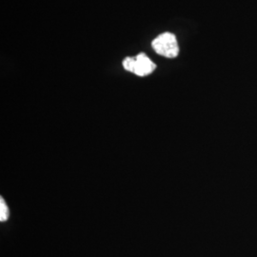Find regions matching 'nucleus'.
<instances>
[{"mask_svg":"<svg viewBox=\"0 0 257 257\" xmlns=\"http://www.w3.org/2000/svg\"><path fill=\"white\" fill-rule=\"evenodd\" d=\"M152 47L156 54L167 58H175L179 54L176 37L172 33H164L156 37L152 42Z\"/></svg>","mask_w":257,"mask_h":257,"instance_id":"nucleus-2","label":"nucleus"},{"mask_svg":"<svg viewBox=\"0 0 257 257\" xmlns=\"http://www.w3.org/2000/svg\"><path fill=\"white\" fill-rule=\"evenodd\" d=\"M9 215L10 211L8 206L5 202V200L3 199V197H1L0 198V221L4 222V221L8 220Z\"/></svg>","mask_w":257,"mask_h":257,"instance_id":"nucleus-3","label":"nucleus"},{"mask_svg":"<svg viewBox=\"0 0 257 257\" xmlns=\"http://www.w3.org/2000/svg\"><path fill=\"white\" fill-rule=\"evenodd\" d=\"M123 67L138 76H146L156 70V65L144 53H140L136 57H126L123 60Z\"/></svg>","mask_w":257,"mask_h":257,"instance_id":"nucleus-1","label":"nucleus"}]
</instances>
